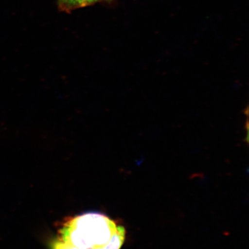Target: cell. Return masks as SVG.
I'll use <instances>...</instances> for the list:
<instances>
[{"mask_svg":"<svg viewBox=\"0 0 249 249\" xmlns=\"http://www.w3.org/2000/svg\"><path fill=\"white\" fill-rule=\"evenodd\" d=\"M125 229L106 214L94 212L70 217L62 223L51 249H120Z\"/></svg>","mask_w":249,"mask_h":249,"instance_id":"cell-1","label":"cell"},{"mask_svg":"<svg viewBox=\"0 0 249 249\" xmlns=\"http://www.w3.org/2000/svg\"><path fill=\"white\" fill-rule=\"evenodd\" d=\"M101 1H107V0H58V5L61 9L68 11L86 7Z\"/></svg>","mask_w":249,"mask_h":249,"instance_id":"cell-2","label":"cell"}]
</instances>
